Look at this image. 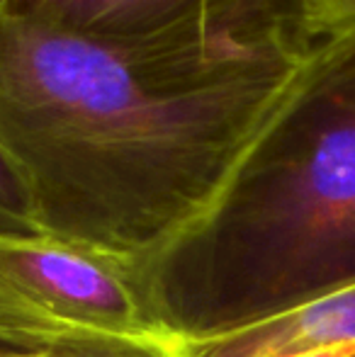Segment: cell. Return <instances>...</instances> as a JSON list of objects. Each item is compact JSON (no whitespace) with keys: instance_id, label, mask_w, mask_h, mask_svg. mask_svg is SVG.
<instances>
[{"instance_id":"cell-1","label":"cell","mask_w":355,"mask_h":357,"mask_svg":"<svg viewBox=\"0 0 355 357\" xmlns=\"http://www.w3.org/2000/svg\"><path fill=\"white\" fill-rule=\"evenodd\" d=\"M314 44L124 49L0 15V142L39 226L161 268L217 207Z\"/></svg>"},{"instance_id":"cell-2","label":"cell","mask_w":355,"mask_h":357,"mask_svg":"<svg viewBox=\"0 0 355 357\" xmlns=\"http://www.w3.org/2000/svg\"><path fill=\"white\" fill-rule=\"evenodd\" d=\"M158 273L185 335L355 282V37L314 44L217 207Z\"/></svg>"},{"instance_id":"cell-3","label":"cell","mask_w":355,"mask_h":357,"mask_svg":"<svg viewBox=\"0 0 355 357\" xmlns=\"http://www.w3.org/2000/svg\"><path fill=\"white\" fill-rule=\"evenodd\" d=\"M185 343L153 258L44 229L0 234V348L183 357Z\"/></svg>"},{"instance_id":"cell-4","label":"cell","mask_w":355,"mask_h":357,"mask_svg":"<svg viewBox=\"0 0 355 357\" xmlns=\"http://www.w3.org/2000/svg\"><path fill=\"white\" fill-rule=\"evenodd\" d=\"M3 15L124 49L309 39L299 0H8Z\"/></svg>"},{"instance_id":"cell-5","label":"cell","mask_w":355,"mask_h":357,"mask_svg":"<svg viewBox=\"0 0 355 357\" xmlns=\"http://www.w3.org/2000/svg\"><path fill=\"white\" fill-rule=\"evenodd\" d=\"M355 350V282L278 314L188 335L183 357H307Z\"/></svg>"},{"instance_id":"cell-6","label":"cell","mask_w":355,"mask_h":357,"mask_svg":"<svg viewBox=\"0 0 355 357\" xmlns=\"http://www.w3.org/2000/svg\"><path fill=\"white\" fill-rule=\"evenodd\" d=\"M42 231L32 192L20 165L0 142V234Z\"/></svg>"},{"instance_id":"cell-7","label":"cell","mask_w":355,"mask_h":357,"mask_svg":"<svg viewBox=\"0 0 355 357\" xmlns=\"http://www.w3.org/2000/svg\"><path fill=\"white\" fill-rule=\"evenodd\" d=\"M304 32L312 42L355 37V0H299Z\"/></svg>"},{"instance_id":"cell-8","label":"cell","mask_w":355,"mask_h":357,"mask_svg":"<svg viewBox=\"0 0 355 357\" xmlns=\"http://www.w3.org/2000/svg\"><path fill=\"white\" fill-rule=\"evenodd\" d=\"M355 350L353 348H341V350H324V353H314L307 357H353Z\"/></svg>"},{"instance_id":"cell-9","label":"cell","mask_w":355,"mask_h":357,"mask_svg":"<svg viewBox=\"0 0 355 357\" xmlns=\"http://www.w3.org/2000/svg\"><path fill=\"white\" fill-rule=\"evenodd\" d=\"M0 357H54V355H34V353H20V350L0 348Z\"/></svg>"},{"instance_id":"cell-10","label":"cell","mask_w":355,"mask_h":357,"mask_svg":"<svg viewBox=\"0 0 355 357\" xmlns=\"http://www.w3.org/2000/svg\"><path fill=\"white\" fill-rule=\"evenodd\" d=\"M5 8H8V0H0V15L5 13Z\"/></svg>"},{"instance_id":"cell-11","label":"cell","mask_w":355,"mask_h":357,"mask_svg":"<svg viewBox=\"0 0 355 357\" xmlns=\"http://www.w3.org/2000/svg\"><path fill=\"white\" fill-rule=\"evenodd\" d=\"M353 357H355V355H353Z\"/></svg>"}]
</instances>
